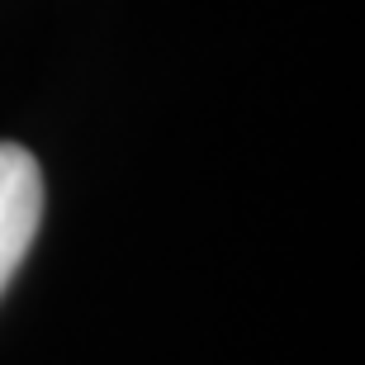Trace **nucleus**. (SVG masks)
Listing matches in <instances>:
<instances>
[{"instance_id": "obj_1", "label": "nucleus", "mask_w": 365, "mask_h": 365, "mask_svg": "<svg viewBox=\"0 0 365 365\" xmlns=\"http://www.w3.org/2000/svg\"><path fill=\"white\" fill-rule=\"evenodd\" d=\"M43 223V171L34 152L19 143H0V294L24 266Z\"/></svg>"}]
</instances>
